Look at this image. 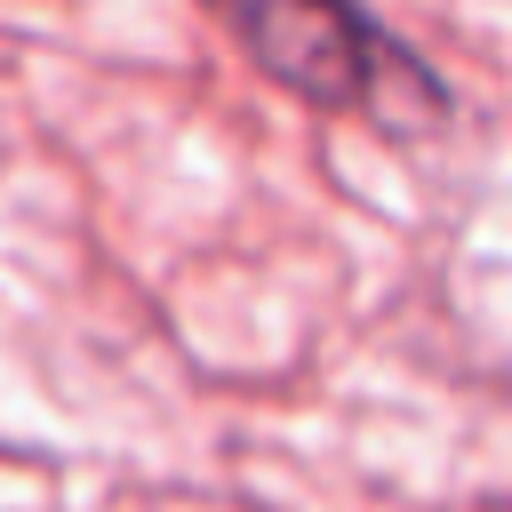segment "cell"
Returning <instances> with one entry per match:
<instances>
[{
    "mask_svg": "<svg viewBox=\"0 0 512 512\" xmlns=\"http://www.w3.org/2000/svg\"><path fill=\"white\" fill-rule=\"evenodd\" d=\"M208 8L272 88L320 112H360L384 136H424L448 120V88L384 24H368L360 0H208Z\"/></svg>",
    "mask_w": 512,
    "mask_h": 512,
    "instance_id": "cell-1",
    "label": "cell"
}]
</instances>
